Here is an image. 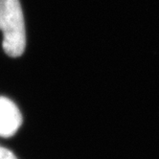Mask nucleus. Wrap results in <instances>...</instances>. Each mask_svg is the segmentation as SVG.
<instances>
[{
  "label": "nucleus",
  "instance_id": "f257e3e1",
  "mask_svg": "<svg viewBox=\"0 0 159 159\" xmlns=\"http://www.w3.org/2000/svg\"><path fill=\"white\" fill-rule=\"evenodd\" d=\"M0 30L2 47L12 58H17L26 48V31L19 0H0Z\"/></svg>",
  "mask_w": 159,
  "mask_h": 159
},
{
  "label": "nucleus",
  "instance_id": "f03ea898",
  "mask_svg": "<svg viewBox=\"0 0 159 159\" xmlns=\"http://www.w3.org/2000/svg\"><path fill=\"white\" fill-rule=\"evenodd\" d=\"M22 125L21 112L12 100L0 97V136L12 137Z\"/></svg>",
  "mask_w": 159,
  "mask_h": 159
},
{
  "label": "nucleus",
  "instance_id": "7ed1b4c3",
  "mask_svg": "<svg viewBox=\"0 0 159 159\" xmlns=\"http://www.w3.org/2000/svg\"><path fill=\"white\" fill-rule=\"evenodd\" d=\"M0 159H17V158L12 151L0 146Z\"/></svg>",
  "mask_w": 159,
  "mask_h": 159
}]
</instances>
